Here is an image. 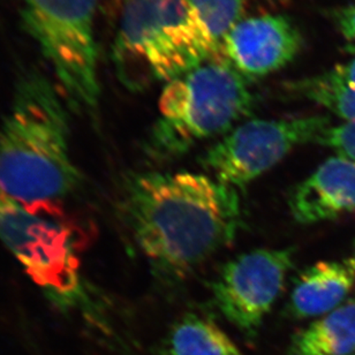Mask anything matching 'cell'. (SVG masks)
<instances>
[{"label":"cell","mask_w":355,"mask_h":355,"mask_svg":"<svg viewBox=\"0 0 355 355\" xmlns=\"http://www.w3.org/2000/svg\"><path fill=\"white\" fill-rule=\"evenodd\" d=\"M119 210L153 270L170 280L187 278L230 246L243 225L238 189L193 172L127 173Z\"/></svg>","instance_id":"cell-1"},{"label":"cell","mask_w":355,"mask_h":355,"mask_svg":"<svg viewBox=\"0 0 355 355\" xmlns=\"http://www.w3.org/2000/svg\"><path fill=\"white\" fill-rule=\"evenodd\" d=\"M41 73L22 76L0 125V191L24 203L58 202L79 187L69 104Z\"/></svg>","instance_id":"cell-2"},{"label":"cell","mask_w":355,"mask_h":355,"mask_svg":"<svg viewBox=\"0 0 355 355\" xmlns=\"http://www.w3.org/2000/svg\"><path fill=\"white\" fill-rule=\"evenodd\" d=\"M218 50L188 0H125L113 46L121 83L132 90L170 83Z\"/></svg>","instance_id":"cell-3"},{"label":"cell","mask_w":355,"mask_h":355,"mask_svg":"<svg viewBox=\"0 0 355 355\" xmlns=\"http://www.w3.org/2000/svg\"><path fill=\"white\" fill-rule=\"evenodd\" d=\"M254 106L250 80L225 59L205 62L166 83L144 151L157 163L175 161L200 142L229 133Z\"/></svg>","instance_id":"cell-4"},{"label":"cell","mask_w":355,"mask_h":355,"mask_svg":"<svg viewBox=\"0 0 355 355\" xmlns=\"http://www.w3.org/2000/svg\"><path fill=\"white\" fill-rule=\"evenodd\" d=\"M57 202L24 203L0 191V241L59 308L85 300L78 243Z\"/></svg>","instance_id":"cell-5"},{"label":"cell","mask_w":355,"mask_h":355,"mask_svg":"<svg viewBox=\"0 0 355 355\" xmlns=\"http://www.w3.org/2000/svg\"><path fill=\"white\" fill-rule=\"evenodd\" d=\"M97 0H24L26 31L51 66L71 109L94 114L98 107Z\"/></svg>","instance_id":"cell-6"},{"label":"cell","mask_w":355,"mask_h":355,"mask_svg":"<svg viewBox=\"0 0 355 355\" xmlns=\"http://www.w3.org/2000/svg\"><path fill=\"white\" fill-rule=\"evenodd\" d=\"M328 116L254 119L234 127L207 149L202 166L215 179L243 189L301 144L315 142Z\"/></svg>","instance_id":"cell-7"},{"label":"cell","mask_w":355,"mask_h":355,"mask_svg":"<svg viewBox=\"0 0 355 355\" xmlns=\"http://www.w3.org/2000/svg\"><path fill=\"white\" fill-rule=\"evenodd\" d=\"M294 253L288 247L241 254L224 264L210 283L216 308L247 338L257 337L276 304L293 266Z\"/></svg>","instance_id":"cell-8"},{"label":"cell","mask_w":355,"mask_h":355,"mask_svg":"<svg viewBox=\"0 0 355 355\" xmlns=\"http://www.w3.org/2000/svg\"><path fill=\"white\" fill-rule=\"evenodd\" d=\"M304 44L297 24L282 14L240 21L226 36L224 59L247 80L277 72L293 62Z\"/></svg>","instance_id":"cell-9"},{"label":"cell","mask_w":355,"mask_h":355,"mask_svg":"<svg viewBox=\"0 0 355 355\" xmlns=\"http://www.w3.org/2000/svg\"><path fill=\"white\" fill-rule=\"evenodd\" d=\"M288 208L294 220L304 225L355 210V162L329 158L292 189Z\"/></svg>","instance_id":"cell-10"},{"label":"cell","mask_w":355,"mask_h":355,"mask_svg":"<svg viewBox=\"0 0 355 355\" xmlns=\"http://www.w3.org/2000/svg\"><path fill=\"white\" fill-rule=\"evenodd\" d=\"M354 282L353 260L308 266L294 280L285 313L297 320L329 314L345 300Z\"/></svg>","instance_id":"cell-11"},{"label":"cell","mask_w":355,"mask_h":355,"mask_svg":"<svg viewBox=\"0 0 355 355\" xmlns=\"http://www.w3.org/2000/svg\"><path fill=\"white\" fill-rule=\"evenodd\" d=\"M288 355H355V300L297 332Z\"/></svg>","instance_id":"cell-12"},{"label":"cell","mask_w":355,"mask_h":355,"mask_svg":"<svg viewBox=\"0 0 355 355\" xmlns=\"http://www.w3.org/2000/svg\"><path fill=\"white\" fill-rule=\"evenodd\" d=\"M165 355H243L218 325L200 315L186 314L162 343Z\"/></svg>","instance_id":"cell-13"},{"label":"cell","mask_w":355,"mask_h":355,"mask_svg":"<svg viewBox=\"0 0 355 355\" xmlns=\"http://www.w3.org/2000/svg\"><path fill=\"white\" fill-rule=\"evenodd\" d=\"M288 94L323 106L332 113L355 123V89L332 69L318 76L291 81L285 85Z\"/></svg>","instance_id":"cell-14"},{"label":"cell","mask_w":355,"mask_h":355,"mask_svg":"<svg viewBox=\"0 0 355 355\" xmlns=\"http://www.w3.org/2000/svg\"><path fill=\"white\" fill-rule=\"evenodd\" d=\"M205 28L214 44L223 55V44L226 36L239 24L243 17V0H188Z\"/></svg>","instance_id":"cell-15"},{"label":"cell","mask_w":355,"mask_h":355,"mask_svg":"<svg viewBox=\"0 0 355 355\" xmlns=\"http://www.w3.org/2000/svg\"><path fill=\"white\" fill-rule=\"evenodd\" d=\"M315 144L332 148L338 151L340 157L355 161V123H342L325 127L315 140Z\"/></svg>","instance_id":"cell-16"},{"label":"cell","mask_w":355,"mask_h":355,"mask_svg":"<svg viewBox=\"0 0 355 355\" xmlns=\"http://www.w3.org/2000/svg\"><path fill=\"white\" fill-rule=\"evenodd\" d=\"M332 19L343 36L355 45V6L342 7L334 10Z\"/></svg>","instance_id":"cell-17"},{"label":"cell","mask_w":355,"mask_h":355,"mask_svg":"<svg viewBox=\"0 0 355 355\" xmlns=\"http://www.w3.org/2000/svg\"><path fill=\"white\" fill-rule=\"evenodd\" d=\"M337 74L345 81L349 87L355 89V59L351 62L342 64V65L336 66L334 69Z\"/></svg>","instance_id":"cell-18"},{"label":"cell","mask_w":355,"mask_h":355,"mask_svg":"<svg viewBox=\"0 0 355 355\" xmlns=\"http://www.w3.org/2000/svg\"><path fill=\"white\" fill-rule=\"evenodd\" d=\"M352 260H353V263H354V266H355V257H354V259H352Z\"/></svg>","instance_id":"cell-19"}]
</instances>
